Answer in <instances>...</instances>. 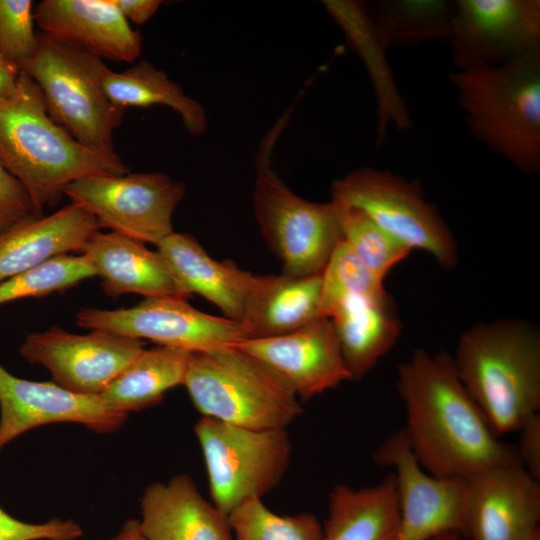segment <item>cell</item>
Returning <instances> with one entry per match:
<instances>
[{
  "label": "cell",
  "mask_w": 540,
  "mask_h": 540,
  "mask_svg": "<svg viewBox=\"0 0 540 540\" xmlns=\"http://www.w3.org/2000/svg\"><path fill=\"white\" fill-rule=\"evenodd\" d=\"M396 388L406 412L401 430L429 474L464 478L491 466L521 464L516 446L490 428L451 354L416 349L398 366Z\"/></svg>",
  "instance_id": "6da1fadb"
},
{
  "label": "cell",
  "mask_w": 540,
  "mask_h": 540,
  "mask_svg": "<svg viewBox=\"0 0 540 540\" xmlns=\"http://www.w3.org/2000/svg\"><path fill=\"white\" fill-rule=\"evenodd\" d=\"M0 161L40 215L79 179L128 173L117 153L92 150L57 125L38 85L24 72L14 93L0 100Z\"/></svg>",
  "instance_id": "7a4b0ae2"
},
{
  "label": "cell",
  "mask_w": 540,
  "mask_h": 540,
  "mask_svg": "<svg viewBox=\"0 0 540 540\" xmlns=\"http://www.w3.org/2000/svg\"><path fill=\"white\" fill-rule=\"evenodd\" d=\"M457 374L501 437L540 410V332L528 321L501 318L464 331L452 355Z\"/></svg>",
  "instance_id": "3957f363"
},
{
  "label": "cell",
  "mask_w": 540,
  "mask_h": 540,
  "mask_svg": "<svg viewBox=\"0 0 540 540\" xmlns=\"http://www.w3.org/2000/svg\"><path fill=\"white\" fill-rule=\"evenodd\" d=\"M471 134L518 170L540 169V51L449 74Z\"/></svg>",
  "instance_id": "277c9868"
},
{
  "label": "cell",
  "mask_w": 540,
  "mask_h": 540,
  "mask_svg": "<svg viewBox=\"0 0 540 540\" xmlns=\"http://www.w3.org/2000/svg\"><path fill=\"white\" fill-rule=\"evenodd\" d=\"M183 385L202 416L253 429H286L303 408L266 364L238 348L191 353Z\"/></svg>",
  "instance_id": "5b68a950"
},
{
  "label": "cell",
  "mask_w": 540,
  "mask_h": 540,
  "mask_svg": "<svg viewBox=\"0 0 540 540\" xmlns=\"http://www.w3.org/2000/svg\"><path fill=\"white\" fill-rule=\"evenodd\" d=\"M34 58L21 72L39 87L52 120L84 146L114 154L113 133L125 110L104 89L108 66L95 55L38 35Z\"/></svg>",
  "instance_id": "8992f818"
},
{
  "label": "cell",
  "mask_w": 540,
  "mask_h": 540,
  "mask_svg": "<svg viewBox=\"0 0 540 540\" xmlns=\"http://www.w3.org/2000/svg\"><path fill=\"white\" fill-rule=\"evenodd\" d=\"M265 141L256 162L254 215L270 250L293 276L322 274L342 240L336 209L330 201L317 203L294 193L272 170Z\"/></svg>",
  "instance_id": "52a82bcc"
},
{
  "label": "cell",
  "mask_w": 540,
  "mask_h": 540,
  "mask_svg": "<svg viewBox=\"0 0 540 540\" xmlns=\"http://www.w3.org/2000/svg\"><path fill=\"white\" fill-rule=\"evenodd\" d=\"M212 503L228 515L262 499L287 472L292 446L286 429H253L202 416L194 426Z\"/></svg>",
  "instance_id": "ba28073f"
},
{
  "label": "cell",
  "mask_w": 540,
  "mask_h": 540,
  "mask_svg": "<svg viewBox=\"0 0 540 540\" xmlns=\"http://www.w3.org/2000/svg\"><path fill=\"white\" fill-rule=\"evenodd\" d=\"M331 200L362 210L392 238L410 250L428 252L441 267L456 266L453 234L418 182L386 170L359 168L333 182Z\"/></svg>",
  "instance_id": "9c48e42d"
},
{
  "label": "cell",
  "mask_w": 540,
  "mask_h": 540,
  "mask_svg": "<svg viewBox=\"0 0 540 540\" xmlns=\"http://www.w3.org/2000/svg\"><path fill=\"white\" fill-rule=\"evenodd\" d=\"M184 194L181 181L161 172L86 177L64 192L71 203L93 215L101 228L154 245L174 232L173 213Z\"/></svg>",
  "instance_id": "30bf717a"
},
{
  "label": "cell",
  "mask_w": 540,
  "mask_h": 540,
  "mask_svg": "<svg viewBox=\"0 0 540 540\" xmlns=\"http://www.w3.org/2000/svg\"><path fill=\"white\" fill-rule=\"evenodd\" d=\"M79 327L104 330L160 346L203 352L235 346L249 339L242 323L217 317L178 297L145 298L130 308H82L76 313Z\"/></svg>",
  "instance_id": "8fae6325"
},
{
  "label": "cell",
  "mask_w": 540,
  "mask_h": 540,
  "mask_svg": "<svg viewBox=\"0 0 540 540\" xmlns=\"http://www.w3.org/2000/svg\"><path fill=\"white\" fill-rule=\"evenodd\" d=\"M447 41L456 70L502 65L540 51V1H453Z\"/></svg>",
  "instance_id": "7c38bea8"
},
{
  "label": "cell",
  "mask_w": 540,
  "mask_h": 540,
  "mask_svg": "<svg viewBox=\"0 0 540 540\" xmlns=\"http://www.w3.org/2000/svg\"><path fill=\"white\" fill-rule=\"evenodd\" d=\"M144 349L142 340L109 331L79 335L51 327L27 334L19 353L44 366L60 387L99 395Z\"/></svg>",
  "instance_id": "4fadbf2b"
},
{
  "label": "cell",
  "mask_w": 540,
  "mask_h": 540,
  "mask_svg": "<svg viewBox=\"0 0 540 540\" xmlns=\"http://www.w3.org/2000/svg\"><path fill=\"white\" fill-rule=\"evenodd\" d=\"M374 461L394 471L400 512L396 540H431L445 533L465 536L464 478L426 472L401 429L378 447Z\"/></svg>",
  "instance_id": "5bb4252c"
},
{
  "label": "cell",
  "mask_w": 540,
  "mask_h": 540,
  "mask_svg": "<svg viewBox=\"0 0 540 540\" xmlns=\"http://www.w3.org/2000/svg\"><path fill=\"white\" fill-rule=\"evenodd\" d=\"M464 484L465 537L530 540L540 531V480L520 463L481 469Z\"/></svg>",
  "instance_id": "9a60e30c"
},
{
  "label": "cell",
  "mask_w": 540,
  "mask_h": 540,
  "mask_svg": "<svg viewBox=\"0 0 540 540\" xmlns=\"http://www.w3.org/2000/svg\"><path fill=\"white\" fill-rule=\"evenodd\" d=\"M128 414L108 407L99 395H82L54 382L18 378L0 365V452L35 427L79 423L98 433L118 430Z\"/></svg>",
  "instance_id": "2e32d148"
},
{
  "label": "cell",
  "mask_w": 540,
  "mask_h": 540,
  "mask_svg": "<svg viewBox=\"0 0 540 540\" xmlns=\"http://www.w3.org/2000/svg\"><path fill=\"white\" fill-rule=\"evenodd\" d=\"M235 346L271 368L299 400L352 380L333 324L326 317L286 335L248 339Z\"/></svg>",
  "instance_id": "e0dca14e"
},
{
  "label": "cell",
  "mask_w": 540,
  "mask_h": 540,
  "mask_svg": "<svg viewBox=\"0 0 540 540\" xmlns=\"http://www.w3.org/2000/svg\"><path fill=\"white\" fill-rule=\"evenodd\" d=\"M34 21L45 36L99 58L131 63L141 54V34L110 0H43Z\"/></svg>",
  "instance_id": "ac0fdd59"
},
{
  "label": "cell",
  "mask_w": 540,
  "mask_h": 540,
  "mask_svg": "<svg viewBox=\"0 0 540 540\" xmlns=\"http://www.w3.org/2000/svg\"><path fill=\"white\" fill-rule=\"evenodd\" d=\"M140 508L147 540H233L228 515L208 502L187 474L148 485Z\"/></svg>",
  "instance_id": "d6986e66"
},
{
  "label": "cell",
  "mask_w": 540,
  "mask_h": 540,
  "mask_svg": "<svg viewBox=\"0 0 540 540\" xmlns=\"http://www.w3.org/2000/svg\"><path fill=\"white\" fill-rule=\"evenodd\" d=\"M100 277V286L111 297L139 294L145 298L192 294L178 280L158 250L117 232H97L82 252Z\"/></svg>",
  "instance_id": "ffe728a7"
},
{
  "label": "cell",
  "mask_w": 540,
  "mask_h": 540,
  "mask_svg": "<svg viewBox=\"0 0 540 540\" xmlns=\"http://www.w3.org/2000/svg\"><path fill=\"white\" fill-rule=\"evenodd\" d=\"M100 228L93 215L74 203L17 224L0 234V282L57 256L82 253Z\"/></svg>",
  "instance_id": "44dd1931"
},
{
  "label": "cell",
  "mask_w": 540,
  "mask_h": 540,
  "mask_svg": "<svg viewBox=\"0 0 540 540\" xmlns=\"http://www.w3.org/2000/svg\"><path fill=\"white\" fill-rule=\"evenodd\" d=\"M363 62L371 82L377 113L376 142L386 140L390 127L405 131L413 126L411 114L395 81L386 50L365 4L353 0L322 1Z\"/></svg>",
  "instance_id": "7402d4cb"
},
{
  "label": "cell",
  "mask_w": 540,
  "mask_h": 540,
  "mask_svg": "<svg viewBox=\"0 0 540 540\" xmlns=\"http://www.w3.org/2000/svg\"><path fill=\"white\" fill-rule=\"evenodd\" d=\"M322 274L255 275L241 323L249 339L292 333L321 317Z\"/></svg>",
  "instance_id": "603a6c76"
},
{
  "label": "cell",
  "mask_w": 540,
  "mask_h": 540,
  "mask_svg": "<svg viewBox=\"0 0 540 540\" xmlns=\"http://www.w3.org/2000/svg\"><path fill=\"white\" fill-rule=\"evenodd\" d=\"M352 380L366 376L395 345L401 321L387 292L349 297L329 313Z\"/></svg>",
  "instance_id": "cb8c5ba5"
},
{
  "label": "cell",
  "mask_w": 540,
  "mask_h": 540,
  "mask_svg": "<svg viewBox=\"0 0 540 540\" xmlns=\"http://www.w3.org/2000/svg\"><path fill=\"white\" fill-rule=\"evenodd\" d=\"M156 247L191 294L203 296L219 307L226 318L241 323L255 275L231 260L213 259L188 233L172 232Z\"/></svg>",
  "instance_id": "d4e9b609"
},
{
  "label": "cell",
  "mask_w": 540,
  "mask_h": 540,
  "mask_svg": "<svg viewBox=\"0 0 540 540\" xmlns=\"http://www.w3.org/2000/svg\"><path fill=\"white\" fill-rule=\"evenodd\" d=\"M399 505L393 473L372 486H334L321 540H396Z\"/></svg>",
  "instance_id": "484cf974"
},
{
  "label": "cell",
  "mask_w": 540,
  "mask_h": 540,
  "mask_svg": "<svg viewBox=\"0 0 540 540\" xmlns=\"http://www.w3.org/2000/svg\"><path fill=\"white\" fill-rule=\"evenodd\" d=\"M191 353L160 345L144 349L99 397L124 414L157 405L168 390L183 385Z\"/></svg>",
  "instance_id": "4316f807"
},
{
  "label": "cell",
  "mask_w": 540,
  "mask_h": 540,
  "mask_svg": "<svg viewBox=\"0 0 540 540\" xmlns=\"http://www.w3.org/2000/svg\"><path fill=\"white\" fill-rule=\"evenodd\" d=\"M103 84L107 96L118 107L163 105L179 114L189 133L200 135L207 128L204 107L186 95L182 86L172 81L163 70L145 59L123 72L109 69Z\"/></svg>",
  "instance_id": "83f0119b"
},
{
  "label": "cell",
  "mask_w": 540,
  "mask_h": 540,
  "mask_svg": "<svg viewBox=\"0 0 540 540\" xmlns=\"http://www.w3.org/2000/svg\"><path fill=\"white\" fill-rule=\"evenodd\" d=\"M369 14L387 49L447 41L450 34L451 2L447 1H382Z\"/></svg>",
  "instance_id": "f1b7e54d"
},
{
  "label": "cell",
  "mask_w": 540,
  "mask_h": 540,
  "mask_svg": "<svg viewBox=\"0 0 540 540\" xmlns=\"http://www.w3.org/2000/svg\"><path fill=\"white\" fill-rule=\"evenodd\" d=\"M331 202L336 209L342 240L377 278L384 281L389 271L412 250L388 235L362 210Z\"/></svg>",
  "instance_id": "f546056e"
},
{
  "label": "cell",
  "mask_w": 540,
  "mask_h": 540,
  "mask_svg": "<svg viewBox=\"0 0 540 540\" xmlns=\"http://www.w3.org/2000/svg\"><path fill=\"white\" fill-rule=\"evenodd\" d=\"M233 540H321L322 524L309 512L279 515L254 498L228 514Z\"/></svg>",
  "instance_id": "4dcf8cb0"
},
{
  "label": "cell",
  "mask_w": 540,
  "mask_h": 540,
  "mask_svg": "<svg viewBox=\"0 0 540 540\" xmlns=\"http://www.w3.org/2000/svg\"><path fill=\"white\" fill-rule=\"evenodd\" d=\"M97 276L96 269L85 255L57 256L0 282V305L64 291Z\"/></svg>",
  "instance_id": "1f68e13d"
},
{
  "label": "cell",
  "mask_w": 540,
  "mask_h": 540,
  "mask_svg": "<svg viewBox=\"0 0 540 540\" xmlns=\"http://www.w3.org/2000/svg\"><path fill=\"white\" fill-rule=\"evenodd\" d=\"M383 282L341 240L322 272L321 317L327 318L335 306L349 297L386 292Z\"/></svg>",
  "instance_id": "d6a6232c"
},
{
  "label": "cell",
  "mask_w": 540,
  "mask_h": 540,
  "mask_svg": "<svg viewBox=\"0 0 540 540\" xmlns=\"http://www.w3.org/2000/svg\"><path fill=\"white\" fill-rule=\"evenodd\" d=\"M31 0H0V56L20 72L36 55L39 39Z\"/></svg>",
  "instance_id": "836d02e7"
},
{
  "label": "cell",
  "mask_w": 540,
  "mask_h": 540,
  "mask_svg": "<svg viewBox=\"0 0 540 540\" xmlns=\"http://www.w3.org/2000/svg\"><path fill=\"white\" fill-rule=\"evenodd\" d=\"M83 529L74 520L52 518L43 523L16 519L0 507V540H77Z\"/></svg>",
  "instance_id": "e575fe53"
},
{
  "label": "cell",
  "mask_w": 540,
  "mask_h": 540,
  "mask_svg": "<svg viewBox=\"0 0 540 540\" xmlns=\"http://www.w3.org/2000/svg\"><path fill=\"white\" fill-rule=\"evenodd\" d=\"M37 217L28 193L0 161V234Z\"/></svg>",
  "instance_id": "d590c367"
},
{
  "label": "cell",
  "mask_w": 540,
  "mask_h": 540,
  "mask_svg": "<svg viewBox=\"0 0 540 540\" xmlns=\"http://www.w3.org/2000/svg\"><path fill=\"white\" fill-rule=\"evenodd\" d=\"M519 442L516 446L522 466L537 480H540V413L528 418L517 431Z\"/></svg>",
  "instance_id": "8d00e7d4"
},
{
  "label": "cell",
  "mask_w": 540,
  "mask_h": 540,
  "mask_svg": "<svg viewBox=\"0 0 540 540\" xmlns=\"http://www.w3.org/2000/svg\"><path fill=\"white\" fill-rule=\"evenodd\" d=\"M112 4L128 21L142 25L146 23L159 9L160 0H110Z\"/></svg>",
  "instance_id": "74e56055"
},
{
  "label": "cell",
  "mask_w": 540,
  "mask_h": 540,
  "mask_svg": "<svg viewBox=\"0 0 540 540\" xmlns=\"http://www.w3.org/2000/svg\"><path fill=\"white\" fill-rule=\"evenodd\" d=\"M20 73L16 66L0 56V100L14 93Z\"/></svg>",
  "instance_id": "f35d334b"
},
{
  "label": "cell",
  "mask_w": 540,
  "mask_h": 540,
  "mask_svg": "<svg viewBox=\"0 0 540 540\" xmlns=\"http://www.w3.org/2000/svg\"><path fill=\"white\" fill-rule=\"evenodd\" d=\"M109 540H147L141 529L138 519H128L120 531Z\"/></svg>",
  "instance_id": "ab89813d"
},
{
  "label": "cell",
  "mask_w": 540,
  "mask_h": 540,
  "mask_svg": "<svg viewBox=\"0 0 540 540\" xmlns=\"http://www.w3.org/2000/svg\"><path fill=\"white\" fill-rule=\"evenodd\" d=\"M461 537L462 536L457 533H445L431 540H461Z\"/></svg>",
  "instance_id": "60d3db41"
},
{
  "label": "cell",
  "mask_w": 540,
  "mask_h": 540,
  "mask_svg": "<svg viewBox=\"0 0 540 540\" xmlns=\"http://www.w3.org/2000/svg\"><path fill=\"white\" fill-rule=\"evenodd\" d=\"M530 540H540V531L537 532Z\"/></svg>",
  "instance_id": "b9f144b4"
},
{
  "label": "cell",
  "mask_w": 540,
  "mask_h": 540,
  "mask_svg": "<svg viewBox=\"0 0 540 540\" xmlns=\"http://www.w3.org/2000/svg\"><path fill=\"white\" fill-rule=\"evenodd\" d=\"M532 538V537H531Z\"/></svg>",
  "instance_id": "7bdbcfd3"
}]
</instances>
